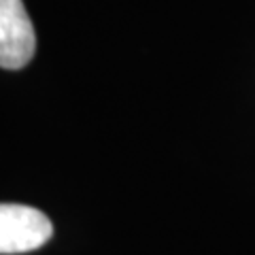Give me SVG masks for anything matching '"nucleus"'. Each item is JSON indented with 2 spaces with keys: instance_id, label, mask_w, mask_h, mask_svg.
Listing matches in <instances>:
<instances>
[{
  "instance_id": "f257e3e1",
  "label": "nucleus",
  "mask_w": 255,
  "mask_h": 255,
  "mask_svg": "<svg viewBox=\"0 0 255 255\" xmlns=\"http://www.w3.org/2000/svg\"><path fill=\"white\" fill-rule=\"evenodd\" d=\"M53 234L47 215L26 204H0V253H28L43 247Z\"/></svg>"
},
{
  "instance_id": "f03ea898",
  "label": "nucleus",
  "mask_w": 255,
  "mask_h": 255,
  "mask_svg": "<svg viewBox=\"0 0 255 255\" xmlns=\"http://www.w3.org/2000/svg\"><path fill=\"white\" fill-rule=\"evenodd\" d=\"M36 49L34 26L21 0H0V68L19 70Z\"/></svg>"
}]
</instances>
